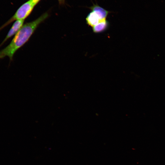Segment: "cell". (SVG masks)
Here are the masks:
<instances>
[{
	"mask_svg": "<svg viewBox=\"0 0 165 165\" xmlns=\"http://www.w3.org/2000/svg\"><path fill=\"white\" fill-rule=\"evenodd\" d=\"M34 6L29 0L22 4L17 9L14 15L0 27V31L14 21L24 20L30 14Z\"/></svg>",
	"mask_w": 165,
	"mask_h": 165,
	"instance_id": "2",
	"label": "cell"
},
{
	"mask_svg": "<svg viewBox=\"0 0 165 165\" xmlns=\"http://www.w3.org/2000/svg\"><path fill=\"white\" fill-rule=\"evenodd\" d=\"M60 4H62L64 2V0H58Z\"/></svg>",
	"mask_w": 165,
	"mask_h": 165,
	"instance_id": "8",
	"label": "cell"
},
{
	"mask_svg": "<svg viewBox=\"0 0 165 165\" xmlns=\"http://www.w3.org/2000/svg\"><path fill=\"white\" fill-rule=\"evenodd\" d=\"M40 0H29L31 3L35 6L37 5Z\"/></svg>",
	"mask_w": 165,
	"mask_h": 165,
	"instance_id": "7",
	"label": "cell"
},
{
	"mask_svg": "<svg viewBox=\"0 0 165 165\" xmlns=\"http://www.w3.org/2000/svg\"><path fill=\"white\" fill-rule=\"evenodd\" d=\"M86 24L93 27L101 21L98 16L94 12L91 11L86 18Z\"/></svg>",
	"mask_w": 165,
	"mask_h": 165,
	"instance_id": "5",
	"label": "cell"
},
{
	"mask_svg": "<svg viewBox=\"0 0 165 165\" xmlns=\"http://www.w3.org/2000/svg\"><path fill=\"white\" fill-rule=\"evenodd\" d=\"M109 26V23L106 20L100 21L98 24L92 27V30L94 33H99L106 30Z\"/></svg>",
	"mask_w": 165,
	"mask_h": 165,
	"instance_id": "6",
	"label": "cell"
},
{
	"mask_svg": "<svg viewBox=\"0 0 165 165\" xmlns=\"http://www.w3.org/2000/svg\"><path fill=\"white\" fill-rule=\"evenodd\" d=\"M24 22V20H16L14 23L6 37L0 44V47L8 39L17 32L23 25Z\"/></svg>",
	"mask_w": 165,
	"mask_h": 165,
	"instance_id": "3",
	"label": "cell"
},
{
	"mask_svg": "<svg viewBox=\"0 0 165 165\" xmlns=\"http://www.w3.org/2000/svg\"><path fill=\"white\" fill-rule=\"evenodd\" d=\"M46 12L35 20L23 24L9 44L0 51V59L8 56L13 60L15 53L28 42L38 25L49 16Z\"/></svg>",
	"mask_w": 165,
	"mask_h": 165,
	"instance_id": "1",
	"label": "cell"
},
{
	"mask_svg": "<svg viewBox=\"0 0 165 165\" xmlns=\"http://www.w3.org/2000/svg\"><path fill=\"white\" fill-rule=\"evenodd\" d=\"M89 9L95 13L99 16L101 21L106 20L109 12L98 5L97 4H93Z\"/></svg>",
	"mask_w": 165,
	"mask_h": 165,
	"instance_id": "4",
	"label": "cell"
}]
</instances>
